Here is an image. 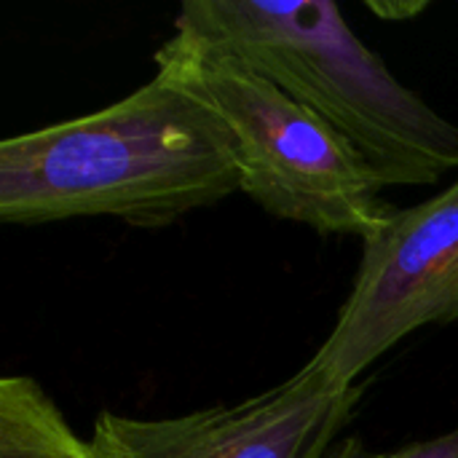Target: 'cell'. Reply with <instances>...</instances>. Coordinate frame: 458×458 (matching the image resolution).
I'll use <instances>...</instances> for the list:
<instances>
[{
    "mask_svg": "<svg viewBox=\"0 0 458 458\" xmlns=\"http://www.w3.org/2000/svg\"><path fill=\"white\" fill-rule=\"evenodd\" d=\"M448 322H458V180L416 207L392 209L362 242L352 290L309 365L354 386L403 338Z\"/></svg>",
    "mask_w": 458,
    "mask_h": 458,
    "instance_id": "obj_4",
    "label": "cell"
},
{
    "mask_svg": "<svg viewBox=\"0 0 458 458\" xmlns=\"http://www.w3.org/2000/svg\"><path fill=\"white\" fill-rule=\"evenodd\" d=\"M368 8L386 21H408V19L419 16L421 11H427V3L424 0H386V3L370 0Z\"/></svg>",
    "mask_w": 458,
    "mask_h": 458,
    "instance_id": "obj_8",
    "label": "cell"
},
{
    "mask_svg": "<svg viewBox=\"0 0 458 458\" xmlns=\"http://www.w3.org/2000/svg\"><path fill=\"white\" fill-rule=\"evenodd\" d=\"M322 458H458V427L432 440L408 443L394 451H373L360 437H338Z\"/></svg>",
    "mask_w": 458,
    "mask_h": 458,
    "instance_id": "obj_7",
    "label": "cell"
},
{
    "mask_svg": "<svg viewBox=\"0 0 458 458\" xmlns=\"http://www.w3.org/2000/svg\"><path fill=\"white\" fill-rule=\"evenodd\" d=\"M365 389L338 386L309 362L287 381L233 405L172 419L102 411L97 458H322L352 421Z\"/></svg>",
    "mask_w": 458,
    "mask_h": 458,
    "instance_id": "obj_5",
    "label": "cell"
},
{
    "mask_svg": "<svg viewBox=\"0 0 458 458\" xmlns=\"http://www.w3.org/2000/svg\"><path fill=\"white\" fill-rule=\"evenodd\" d=\"M174 32L242 59L346 140L386 188L458 169V123L354 35L330 0H188Z\"/></svg>",
    "mask_w": 458,
    "mask_h": 458,
    "instance_id": "obj_2",
    "label": "cell"
},
{
    "mask_svg": "<svg viewBox=\"0 0 458 458\" xmlns=\"http://www.w3.org/2000/svg\"><path fill=\"white\" fill-rule=\"evenodd\" d=\"M242 193L217 118L156 72L123 99L0 142V220L43 225L115 217L137 228Z\"/></svg>",
    "mask_w": 458,
    "mask_h": 458,
    "instance_id": "obj_1",
    "label": "cell"
},
{
    "mask_svg": "<svg viewBox=\"0 0 458 458\" xmlns=\"http://www.w3.org/2000/svg\"><path fill=\"white\" fill-rule=\"evenodd\" d=\"M0 458H97L30 376L0 381Z\"/></svg>",
    "mask_w": 458,
    "mask_h": 458,
    "instance_id": "obj_6",
    "label": "cell"
},
{
    "mask_svg": "<svg viewBox=\"0 0 458 458\" xmlns=\"http://www.w3.org/2000/svg\"><path fill=\"white\" fill-rule=\"evenodd\" d=\"M156 72L217 118L242 193L271 217L365 242L392 215L381 196L386 185L368 161L242 59L172 32L156 51Z\"/></svg>",
    "mask_w": 458,
    "mask_h": 458,
    "instance_id": "obj_3",
    "label": "cell"
}]
</instances>
